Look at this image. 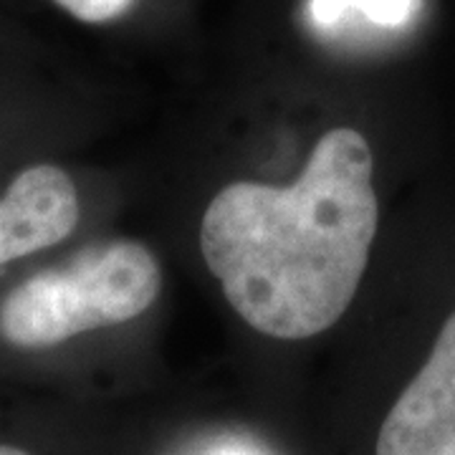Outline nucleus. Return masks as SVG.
<instances>
[{
    "instance_id": "f257e3e1",
    "label": "nucleus",
    "mask_w": 455,
    "mask_h": 455,
    "mask_svg": "<svg viewBox=\"0 0 455 455\" xmlns=\"http://www.w3.org/2000/svg\"><path fill=\"white\" fill-rule=\"evenodd\" d=\"M372 170L367 140L337 127L289 188L233 182L212 197L200 251L245 324L274 339H309L339 322L377 235Z\"/></svg>"
},
{
    "instance_id": "f03ea898",
    "label": "nucleus",
    "mask_w": 455,
    "mask_h": 455,
    "mask_svg": "<svg viewBox=\"0 0 455 455\" xmlns=\"http://www.w3.org/2000/svg\"><path fill=\"white\" fill-rule=\"evenodd\" d=\"M163 286L152 251L140 241L89 245L56 271L36 274L0 304V334L13 347L44 349L76 334L145 314Z\"/></svg>"
},
{
    "instance_id": "7ed1b4c3",
    "label": "nucleus",
    "mask_w": 455,
    "mask_h": 455,
    "mask_svg": "<svg viewBox=\"0 0 455 455\" xmlns=\"http://www.w3.org/2000/svg\"><path fill=\"white\" fill-rule=\"evenodd\" d=\"M377 455H455V314L387 412Z\"/></svg>"
},
{
    "instance_id": "20e7f679",
    "label": "nucleus",
    "mask_w": 455,
    "mask_h": 455,
    "mask_svg": "<svg viewBox=\"0 0 455 455\" xmlns=\"http://www.w3.org/2000/svg\"><path fill=\"white\" fill-rule=\"evenodd\" d=\"M79 223V196L56 164L23 170L0 200V266L64 241Z\"/></svg>"
},
{
    "instance_id": "39448f33",
    "label": "nucleus",
    "mask_w": 455,
    "mask_h": 455,
    "mask_svg": "<svg viewBox=\"0 0 455 455\" xmlns=\"http://www.w3.org/2000/svg\"><path fill=\"white\" fill-rule=\"evenodd\" d=\"M415 11V0H311L309 13L316 26L334 28L344 18L362 16L372 26L397 28Z\"/></svg>"
},
{
    "instance_id": "423d86ee",
    "label": "nucleus",
    "mask_w": 455,
    "mask_h": 455,
    "mask_svg": "<svg viewBox=\"0 0 455 455\" xmlns=\"http://www.w3.org/2000/svg\"><path fill=\"white\" fill-rule=\"evenodd\" d=\"M64 11L86 23H104L122 16L132 0H56Z\"/></svg>"
},
{
    "instance_id": "0eeeda50",
    "label": "nucleus",
    "mask_w": 455,
    "mask_h": 455,
    "mask_svg": "<svg viewBox=\"0 0 455 455\" xmlns=\"http://www.w3.org/2000/svg\"><path fill=\"white\" fill-rule=\"evenodd\" d=\"M0 455H31L20 448H13V445H0Z\"/></svg>"
},
{
    "instance_id": "6e6552de",
    "label": "nucleus",
    "mask_w": 455,
    "mask_h": 455,
    "mask_svg": "<svg viewBox=\"0 0 455 455\" xmlns=\"http://www.w3.org/2000/svg\"><path fill=\"white\" fill-rule=\"evenodd\" d=\"M215 455H251V453H241V451H223V453H215Z\"/></svg>"
}]
</instances>
